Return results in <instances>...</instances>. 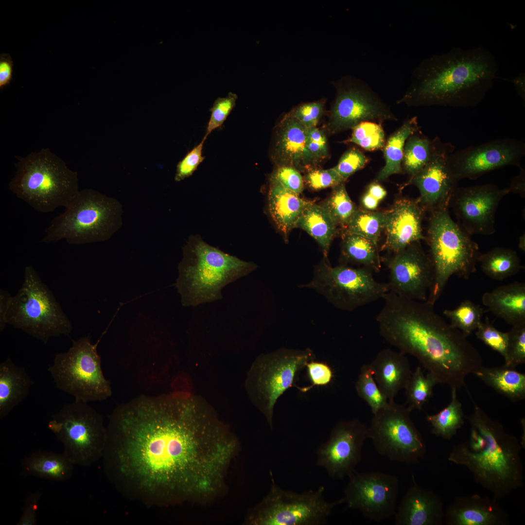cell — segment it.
I'll use <instances>...</instances> for the list:
<instances>
[{
	"label": "cell",
	"instance_id": "681fc988",
	"mask_svg": "<svg viewBox=\"0 0 525 525\" xmlns=\"http://www.w3.org/2000/svg\"><path fill=\"white\" fill-rule=\"evenodd\" d=\"M304 180L309 187L315 190L333 188L345 181L333 168L311 169L305 176Z\"/></svg>",
	"mask_w": 525,
	"mask_h": 525
},
{
	"label": "cell",
	"instance_id": "6da1fadb",
	"mask_svg": "<svg viewBox=\"0 0 525 525\" xmlns=\"http://www.w3.org/2000/svg\"><path fill=\"white\" fill-rule=\"evenodd\" d=\"M142 395L121 404L118 431L159 456L171 487L206 497L221 486L236 450L228 431L201 399L188 391Z\"/></svg>",
	"mask_w": 525,
	"mask_h": 525
},
{
	"label": "cell",
	"instance_id": "836d02e7",
	"mask_svg": "<svg viewBox=\"0 0 525 525\" xmlns=\"http://www.w3.org/2000/svg\"><path fill=\"white\" fill-rule=\"evenodd\" d=\"M336 227L325 208L312 202L304 210L296 225V228L304 230L317 242L325 257H327Z\"/></svg>",
	"mask_w": 525,
	"mask_h": 525
},
{
	"label": "cell",
	"instance_id": "5bb4252c",
	"mask_svg": "<svg viewBox=\"0 0 525 525\" xmlns=\"http://www.w3.org/2000/svg\"><path fill=\"white\" fill-rule=\"evenodd\" d=\"M272 480L268 494L251 511L248 521L252 525H322L335 506L345 503L343 497L327 501L323 486L298 493L281 489Z\"/></svg>",
	"mask_w": 525,
	"mask_h": 525
},
{
	"label": "cell",
	"instance_id": "e7e4bbea",
	"mask_svg": "<svg viewBox=\"0 0 525 525\" xmlns=\"http://www.w3.org/2000/svg\"><path fill=\"white\" fill-rule=\"evenodd\" d=\"M379 202L367 192L364 194L361 199L362 206L369 211L375 210L378 207Z\"/></svg>",
	"mask_w": 525,
	"mask_h": 525
},
{
	"label": "cell",
	"instance_id": "f546056e",
	"mask_svg": "<svg viewBox=\"0 0 525 525\" xmlns=\"http://www.w3.org/2000/svg\"><path fill=\"white\" fill-rule=\"evenodd\" d=\"M34 382L24 368L8 358L0 364V419L6 416L28 395Z\"/></svg>",
	"mask_w": 525,
	"mask_h": 525
},
{
	"label": "cell",
	"instance_id": "7a4b0ae2",
	"mask_svg": "<svg viewBox=\"0 0 525 525\" xmlns=\"http://www.w3.org/2000/svg\"><path fill=\"white\" fill-rule=\"evenodd\" d=\"M376 320L384 340L417 358L438 383L465 386L467 375L482 366L478 350L435 310L434 304L388 291Z\"/></svg>",
	"mask_w": 525,
	"mask_h": 525
},
{
	"label": "cell",
	"instance_id": "60d3db41",
	"mask_svg": "<svg viewBox=\"0 0 525 525\" xmlns=\"http://www.w3.org/2000/svg\"><path fill=\"white\" fill-rule=\"evenodd\" d=\"M484 313L482 308L469 300H464L454 309L443 312L449 319L450 325L467 337L478 327Z\"/></svg>",
	"mask_w": 525,
	"mask_h": 525
},
{
	"label": "cell",
	"instance_id": "ba28073f",
	"mask_svg": "<svg viewBox=\"0 0 525 525\" xmlns=\"http://www.w3.org/2000/svg\"><path fill=\"white\" fill-rule=\"evenodd\" d=\"M119 204L92 189L79 190L45 229L42 242L82 245L108 240L119 227Z\"/></svg>",
	"mask_w": 525,
	"mask_h": 525
},
{
	"label": "cell",
	"instance_id": "7bdbcfd3",
	"mask_svg": "<svg viewBox=\"0 0 525 525\" xmlns=\"http://www.w3.org/2000/svg\"><path fill=\"white\" fill-rule=\"evenodd\" d=\"M355 389L357 395L367 403L373 414L388 403L387 399L375 381L369 364L362 366Z\"/></svg>",
	"mask_w": 525,
	"mask_h": 525
},
{
	"label": "cell",
	"instance_id": "c3c4849f",
	"mask_svg": "<svg viewBox=\"0 0 525 525\" xmlns=\"http://www.w3.org/2000/svg\"><path fill=\"white\" fill-rule=\"evenodd\" d=\"M369 159L357 148L346 151L333 168L346 181L350 175L364 168Z\"/></svg>",
	"mask_w": 525,
	"mask_h": 525
},
{
	"label": "cell",
	"instance_id": "f6af8a7d",
	"mask_svg": "<svg viewBox=\"0 0 525 525\" xmlns=\"http://www.w3.org/2000/svg\"><path fill=\"white\" fill-rule=\"evenodd\" d=\"M508 332L507 358L504 366L515 368L525 363V324L512 326Z\"/></svg>",
	"mask_w": 525,
	"mask_h": 525
},
{
	"label": "cell",
	"instance_id": "bcb514c9",
	"mask_svg": "<svg viewBox=\"0 0 525 525\" xmlns=\"http://www.w3.org/2000/svg\"><path fill=\"white\" fill-rule=\"evenodd\" d=\"M476 338L482 341L492 350L499 352L504 358H507L508 340V332L498 330L490 323L488 318L482 321L476 330Z\"/></svg>",
	"mask_w": 525,
	"mask_h": 525
},
{
	"label": "cell",
	"instance_id": "db71d44e",
	"mask_svg": "<svg viewBox=\"0 0 525 525\" xmlns=\"http://www.w3.org/2000/svg\"><path fill=\"white\" fill-rule=\"evenodd\" d=\"M306 367L308 377L312 385L308 387L300 389L302 391H307L315 385H326L331 382L333 372L331 367L326 363L313 360L308 362Z\"/></svg>",
	"mask_w": 525,
	"mask_h": 525
},
{
	"label": "cell",
	"instance_id": "6125c7cd",
	"mask_svg": "<svg viewBox=\"0 0 525 525\" xmlns=\"http://www.w3.org/2000/svg\"><path fill=\"white\" fill-rule=\"evenodd\" d=\"M307 138L314 142L327 145L325 134L323 131L316 127L308 128Z\"/></svg>",
	"mask_w": 525,
	"mask_h": 525
},
{
	"label": "cell",
	"instance_id": "8d00e7d4",
	"mask_svg": "<svg viewBox=\"0 0 525 525\" xmlns=\"http://www.w3.org/2000/svg\"><path fill=\"white\" fill-rule=\"evenodd\" d=\"M456 388L451 389L450 403L438 413L426 416L432 427V433L445 439H451L464 424L462 404L458 400Z\"/></svg>",
	"mask_w": 525,
	"mask_h": 525
},
{
	"label": "cell",
	"instance_id": "d6986e66",
	"mask_svg": "<svg viewBox=\"0 0 525 525\" xmlns=\"http://www.w3.org/2000/svg\"><path fill=\"white\" fill-rule=\"evenodd\" d=\"M455 150L450 142L443 141L436 136L431 141L430 158L409 184L415 185L420 192L418 201L426 210L433 211L448 209L451 198L458 187V181L452 169L449 158Z\"/></svg>",
	"mask_w": 525,
	"mask_h": 525
},
{
	"label": "cell",
	"instance_id": "be15d7a7",
	"mask_svg": "<svg viewBox=\"0 0 525 525\" xmlns=\"http://www.w3.org/2000/svg\"><path fill=\"white\" fill-rule=\"evenodd\" d=\"M367 192L379 202L383 200L386 195L385 190L381 185L376 182L372 183L368 186Z\"/></svg>",
	"mask_w": 525,
	"mask_h": 525
},
{
	"label": "cell",
	"instance_id": "ffe728a7",
	"mask_svg": "<svg viewBox=\"0 0 525 525\" xmlns=\"http://www.w3.org/2000/svg\"><path fill=\"white\" fill-rule=\"evenodd\" d=\"M509 193L508 188L486 184L458 187L450 206L457 223L470 235H490L495 231V214L501 200Z\"/></svg>",
	"mask_w": 525,
	"mask_h": 525
},
{
	"label": "cell",
	"instance_id": "74e56055",
	"mask_svg": "<svg viewBox=\"0 0 525 525\" xmlns=\"http://www.w3.org/2000/svg\"><path fill=\"white\" fill-rule=\"evenodd\" d=\"M432 140L420 130L412 134L405 141L402 167L411 177L420 171L428 161Z\"/></svg>",
	"mask_w": 525,
	"mask_h": 525
},
{
	"label": "cell",
	"instance_id": "f35d334b",
	"mask_svg": "<svg viewBox=\"0 0 525 525\" xmlns=\"http://www.w3.org/2000/svg\"><path fill=\"white\" fill-rule=\"evenodd\" d=\"M438 381L430 373L425 375L420 367L412 372L404 388L407 406L412 410H421L433 394V388Z\"/></svg>",
	"mask_w": 525,
	"mask_h": 525
},
{
	"label": "cell",
	"instance_id": "7402d4cb",
	"mask_svg": "<svg viewBox=\"0 0 525 525\" xmlns=\"http://www.w3.org/2000/svg\"><path fill=\"white\" fill-rule=\"evenodd\" d=\"M389 291L417 301L427 300L434 277L432 263L419 245L414 243L388 260Z\"/></svg>",
	"mask_w": 525,
	"mask_h": 525
},
{
	"label": "cell",
	"instance_id": "816d5d0a",
	"mask_svg": "<svg viewBox=\"0 0 525 525\" xmlns=\"http://www.w3.org/2000/svg\"><path fill=\"white\" fill-rule=\"evenodd\" d=\"M271 177L277 180L286 189L298 194L304 189L302 177L299 171L292 166H278Z\"/></svg>",
	"mask_w": 525,
	"mask_h": 525
},
{
	"label": "cell",
	"instance_id": "9a60e30c",
	"mask_svg": "<svg viewBox=\"0 0 525 525\" xmlns=\"http://www.w3.org/2000/svg\"><path fill=\"white\" fill-rule=\"evenodd\" d=\"M406 405L388 403L377 411L368 427V438L377 452L390 459L416 464L424 457L426 447Z\"/></svg>",
	"mask_w": 525,
	"mask_h": 525
},
{
	"label": "cell",
	"instance_id": "680465c9",
	"mask_svg": "<svg viewBox=\"0 0 525 525\" xmlns=\"http://www.w3.org/2000/svg\"><path fill=\"white\" fill-rule=\"evenodd\" d=\"M306 148L315 161L318 162L328 155V145H322L307 138Z\"/></svg>",
	"mask_w": 525,
	"mask_h": 525
},
{
	"label": "cell",
	"instance_id": "603a6c76",
	"mask_svg": "<svg viewBox=\"0 0 525 525\" xmlns=\"http://www.w3.org/2000/svg\"><path fill=\"white\" fill-rule=\"evenodd\" d=\"M425 211L418 200L397 201L391 210L385 212V248L396 254L414 243L426 239L422 228Z\"/></svg>",
	"mask_w": 525,
	"mask_h": 525
},
{
	"label": "cell",
	"instance_id": "4316f807",
	"mask_svg": "<svg viewBox=\"0 0 525 525\" xmlns=\"http://www.w3.org/2000/svg\"><path fill=\"white\" fill-rule=\"evenodd\" d=\"M380 389L388 401L404 389L412 372L405 354L390 349L380 350L369 364Z\"/></svg>",
	"mask_w": 525,
	"mask_h": 525
},
{
	"label": "cell",
	"instance_id": "5b68a950",
	"mask_svg": "<svg viewBox=\"0 0 525 525\" xmlns=\"http://www.w3.org/2000/svg\"><path fill=\"white\" fill-rule=\"evenodd\" d=\"M254 262L242 260L192 237L184 249L175 287L183 306H197L222 298L223 289L255 270Z\"/></svg>",
	"mask_w": 525,
	"mask_h": 525
},
{
	"label": "cell",
	"instance_id": "ee69618b",
	"mask_svg": "<svg viewBox=\"0 0 525 525\" xmlns=\"http://www.w3.org/2000/svg\"><path fill=\"white\" fill-rule=\"evenodd\" d=\"M349 141L369 151L383 148L385 138L382 124L372 122H364L352 129Z\"/></svg>",
	"mask_w": 525,
	"mask_h": 525
},
{
	"label": "cell",
	"instance_id": "d6a6232c",
	"mask_svg": "<svg viewBox=\"0 0 525 525\" xmlns=\"http://www.w3.org/2000/svg\"><path fill=\"white\" fill-rule=\"evenodd\" d=\"M420 130L418 119L413 117L405 120L388 137L383 148L385 164L378 174L377 181H384L392 175L402 172V162L405 141L410 136Z\"/></svg>",
	"mask_w": 525,
	"mask_h": 525
},
{
	"label": "cell",
	"instance_id": "d4e9b609",
	"mask_svg": "<svg viewBox=\"0 0 525 525\" xmlns=\"http://www.w3.org/2000/svg\"><path fill=\"white\" fill-rule=\"evenodd\" d=\"M413 485L403 497L394 513L396 525H441L443 504L433 491L422 488L412 475Z\"/></svg>",
	"mask_w": 525,
	"mask_h": 525
},
{
	"label": "cell",
	"instance_id": "cb8c5ba5",
	"mask_svg": "<svg viewBox=\"0 0 525 525\" xmlns=\"http://www.w3.org/2000/svg\"><path fill=\"white\" fill-rule=\"evenodd\" d=\"M308 128L291 113L276 127L272 158L278 166H292L298 171L316 162L306 148Z\"/></svg>",
	"mask_w": 525,
	"mask_h": 525
},
{
	"label": "cell",
	"instance_id": "e0dca14e",
	"mask_svg": "<svg viewBox=\"0 0 525 525\" xmlns=\"http://www.w3.org/2000/svg\"><path fill=\"white\" fill-rule=\"evenodd\" d=\"M349 478L343 497L349 508L359 510L375 522L394 515L399 489L396 476L379 472L355 471Z\"/></svg>",
	"mask_w": 525,
	"mask_h": 525
},
{
	"label": "cell",
	"instance_id": "ac0fdd59",
	"mask_svg": "<svg viewBox=\"0 0 525 525\" xmlns=\"http://www.w3.org/2000/svg\"><path fill=\"white\" fill-rule=\"evenodd\" d=\"M525 143L511 138L497 139L455 151L449 160L459 181L475 179L489 172L508 166L521 167Z\"/></svg>",
	"mask_w": 525,
	"mask_h": 525
},
{
	"label": "cell",
	"instance_id": "9f6ffc18",
	"mask_svg": "<svg viewBox=\"0 0 525 525\" xmlns=\"http://www.w3.org/2000/svg\"><path fill=\"white\" fill-rule=\"evenodd\" d=\"M13 73V62L11 55L9 53H1L0 55V88L10 84L12 80Z\"/></svg>",
	"mask_w": 525,
	"mask_h": 525
},
{
	"label": "cell",
	"instance_id": "30bf717a",
	"mask_svg": "<svg viewBox=\"0 0 525 525\" xmlns=\"http://www.w3.org/2000/svg\"><path fill=\"white\" fill-rule=\"evenodd\" d=\"M88 336L73 340L66 352L55 355L48 371L56 387L86 402L101 401L112 395L110 383L105 377L101 359Z\"/></svg>",
	"mask_w": 525,
	"mask_h": 525
},
{
	"label": "cell",
	"instance_id": "8fae6325",
	"mask_svg": "<svg viewBox=\"0 0 525 525\" xmlns=\"http://www.w3.org/2000/svg\"><path fill=\"white\" fill-rule=\"evenodd\" d=\"M312 350L280 348L261 354L254 362L247 378V387L254 404L273 425L274 408L278 399L295 385L298 375L314 360Z\"/></svg>",
	"mask_w": 525,
	"mask_h": 525
},
{
	"label": "cell",
	"instance_id": "03108f58",
	"mask_svg": "<svg viewBox=\"0 0 525 525\" xmlns=\"http://www.w3.org/2000/svg\"><path fill=\"white\" fill-rule=\"evenodd\" d=\"M518 247L522 251H525V234H523L519 237Z\"/></svg>",
	"mask_w": 525,
	"mask_h": 525
},
{
	"label": "cell",
	"instance_id": "ab89813d",
	"mask_svg": "<svg viewBox=\"0 0 525 525\" xmlns=\"http://www.w3.org/2000/svg\"><path fill=\"white\" fill-rule=\"evenodd\" d=\"M385 217V212L357 209L346 227L347 233L360 235L377 245Z\"/></svg>",
	"mask_w": 525,
	"mask_h": 525
},
{
	"label": "cell",
	"instance_id": "44dd1931",
	"mask_svg": "<svg viewBox=\"0 0 525 525\" xmlns=\"http://www.w3.org/2000/svg\"><path fill=\"white\" fill-rule=\"evenodd\" d=\"M368 438V426L358 419L338 422L328 440L317 449L316 465L333 479L349 477L361 460L362 447Z\"/></svg>",
	"mask_w": 525,
	"mask_h": 525
},
{
	"label": "cell",
	"instance_id": "52a82bcc",
	"mask_svg": "<svg viewBox=\"0 0 525 525\" xmlns=\"http://www.w3.org/2000/svg\"><path fill=\"white\" fill-rule=\"evenodd\" d=\"M452 218L448 209L431 212L426 240L434 270L427 301L435 304L452 275L468 279L481 255L477 244Z\"/></svg>",
	"mask_w": 525,
	"mask_h": 525
},
{
	"label": "cell",
	"instance_id": "8992f818",
	"mask_svg": "<svg viewBox=\"0 0 525 525\" xmlns=\"http://www.w3.org/2000/svg\"><path fill=\"white\" fill-rule=\"evenodd\" d=\"M16 157L9 189L34 210L47 213L65 207L79 192L77 172L49 148Z\"/></svg>",
	"mask_w": 525,
	"mask_h": 525
},
{
	"label": "cell",
	"instance_id": "94428289",
	"mask_svg": "<svg viewBox=\"0 0 525 525\" xmlns=\"http://www.w3.org/2000/svg\"><path fill=\"white\" fill-rule=\"evenodd\" d=\"M512 82L515 88L517 94L520 98L525 100V72H520L512 79L509 80Z\"/></svg>",
	"mask_w": 525,
	"mask_h": 525
},
{
	"label": "cell",
	"instance_id": "2e32d148",
	"mask_svg": "<svg viewBox=\"0 0 525 525\" xmlns=\"http://www.w3.org/2000/svg\"><path fill=\"white\" fill-rule=\"evenodd\" d=\"M336 88L327 125L330 133L352 129L364 122L382 124L398 120L390 106L366 82L346 76L336 83Z\"/></svg>",
	"mask_w": 525,
	"mask_h": 525
},
{
	"label": "cell",
	"instance_id": "b9f144b4",
	"mask_svg": "<svg viewBox=\"0 0 525 525\" xmlns=\"http://www.w3.org/2000/svg\"><path fill=\"white\" fill-rule=\"evenodd\" d=\"M322 206L336 226L345 228L357 210L349 196L344 183L332 188L331 195Z\"/></svg>",
	"mask_w": 525,
	"mask_h": 525
},
{
	"label": "cell",
	"instance_id": "91938a15",
	"mask_svg": "<svg viewBox=\"0 0 525 525\" xmlns=\"http://www.w3.org/2000/svg\"><path fill=\"white\" fill-rule=\"evenodd\" d=\"M519 174L514 177L508 188L509 192H512L525 196V170L522 167L520 168Z\"/></svg>",
	"mask_w": 525,
	"mask_h": 525
},
{
	"label": "cell",
	"instance_id": "7dc6e473",
	"mask_svg": "<svg viewBox=\"0 0 525 525\" xmlns=\"http://www.w3.org/2000/svg\"><path fill=\"white\" fill-rule=\"evenodd\" d=\"M237 95L232 92H228L226 97H218L214 102L210 108V118L204 137L208 136L214 130L221 127L236 105Z\"/></svg>",
	"mask_w": 525,
	"mask_h": 525
},
{
	"label": "cell",
	"instance_id": "4dcf8cb0",
	"mask_svg": "<svg viewBox=\"0 0 525 525\" xmlns=\"http://www.w3.org/2000/svg\"><path fill=\"white\" fill-rule=\"evenodd\" d=\"M74 465L63 453L37 451L23 459L21 474L53 481H65L71 477Z\"/></svg>",
	"mask_w": 525,
	"mask_h": 525
},
{
	"label": "cell",
	"instance_id": "f5cc1de1",
	"mask_svg": "<svg viewBox=\"0 0 525 525\" xmlns=\"http://www.w3.org/2000/svg\"><path fill=\"white\" fill-rule=\"evenodd\" d=\"M322 101L307 103L296 107L291 114L307 128L316 127L323 112Z\"/></svg>",
	"mask_w": 525,
	"mask_h": 525
},
{
	"label": "cell",
	"instance_id": "f907efd6",
	"mask_svg": "<svg viewBox=\"0 0 525 525\" xmlns=\"http://www.w3.org/2000/svg\"><path fill=\"white\" fill-rule=\"evenodd\" d=\"M206 140V138L204 137L202 140L178 163L175 177L176 181H180L192 175L203 161L205 157L202 155V151Z\"/></svg>",
	"mask_w": 525,
	"mask_h": 525
},
{
	"label": "cell",
	"instance_id": "83f0119b",
	"mask_svg": "<svg viewBox=\"0 0 525 525\" xmlns=\"http://www.w3.org/2000/svg\"><path fill=\"white\" fill-rule=\"evenodd\" d=\"M484 305L494 315L512 326L525 324V284L514 282L485 293Z\"/></svg>",
	"mask_w": 525,
	"mask_h": 525
},
{
	"label": "cell",
	"instance_id": "7c38bea8",
	"mask_svg": "<svg viewBox=\"0 0 525 525\" xmlns=\"http://www.w3.org/2000/svg\"><path fill=\"white\" fill-rule=\"evenodd\" d=\"M48 427L74 465L88 466L103 455L106 428L101 415L88 402L75 400L64 405L52 416Z\"/></svg>",
	"mask_w": 525,
	"mask_h": 525
},
{
	"label": "cell",
	"instance_id": "4fadbf2b",
	"mask_svg": "<svg viewBox=\"0 0 525 525\" xmlns=\"http://www.w3.org/2000/svg\"><path fill=\"white\" fill-rule=\"evenodd\" d=\"M298 287L313 289L336 308L349 312L383 298L389 291L388 284L376 280L371 270L332 267L327 257L316 267L313 279Z\"/></svg>",
	"mask_w": 525,
	"mask_h": 525
},
{
	"label": "cell",
	"instance_id": "3957f363",
	"mask_svg": "<svg viewBox=\"0 0 525 525\" xmlns=\"http://www.w3.org/2000/svg\"><path fill=\"white\" fill-rule=\"evenodd\" d=\"M495 57L483 47L453 48L422 60L397 102L410 107H469L485 97L496 78Z\"/></svg>",
	"mask_w": 525,
	"mask_h": 525
},
{
	"label": "cell",
	"instance_id": "484cf974",
	"mask_svg": "<svg viewBox=\"0 0 525 525\" xmlns=\"http://www.w3.org/2000/svg\"><path fill=\"white\" fill-rule=\"evenodd\" d=\"M444 520L448 525H506L509 522L497 499L476 494L456 497L444 511Z\"/></svg>",
	"mask_w": 525,
	"mask_h": 525
},
{
	"label": "cell",
	"instance_id": "1f68e13d",
	"mask_svg": "<svg viewBox=\"0 0 525 525\" xmlns=\"http://www.w3.org/2000/svg\"><path fill=\"white\" fill-rule=\"evenodd\" d=\"M486 385L512 402L525 398V374L515 368L503 366L487 368L483 366L474 374Z\"/></svg>",
	"mask_w": 525,
	"mask_h": 525
},
{
	"label": "cell",
	"instance_id": "277c9868",
	"mask_svg": "<svg viewBox=\"0 0 525 525\" xmlns=\"http://www.w3.org/2000/svg\"><path fill=\"white\" fill-rule=\"evenodd\" d=\"M473 403L472 413L465 416L470 427L469 436L453 446L448 460L467 468L476 482L497 500L523 486L521 444Z\"/></svg>",
	"mask_w": 525,
	"mask_h": 525
},
{
	"label": "cell",
	"instance_id": "9c48e42d",
	"mask_svg": "<svg viewBox=\"0 0 525 525\" xmlns=\"http://www.w3.org/2000/svg\"><path fill=\"white\" fill-rule=\"evenodd\" d=\"M7 321L44 344L52 337L69 336L72 330L53 293L31 265L25 267L21 287L12 296Z\"/></svg>",
	"mask_w": 525,
	"mask_h": 525
},
{
	"label": "cell",
	"instance_id": "f1b7e54d",
	"mask_svg": "<svg viewBox=\"0 0 525 525\" xmlns=\"http://www.w3.org/2000/svg\"><path fill=\"white\" fill-rule=\"evenodd\" d=\"M311 201L305 200L270 177L268 210L277 228L286 236L297 223Z\"/></svg>",
	"mask_w": 525,
	"mask_h": 525
},
{
	"label": "cell",
	"instance_id": "6f0895ef",
	"mask_svg": "<svg viewBox=\"0 0 525 525\" xmlns=\"http://www.w3.org/2000/svg\"><path fill=\"white\" fill-rule=\"evenodd\" d=\"M12 296L8 291L0 290V331L2 332L7 323V315Z\"/></svg>",
	"mask_w": 525,
	"mask_h": 525
},
{
	"label": "cell",
	"instance_id": "11a10c76",
	"mask_svg": "<svg viewBox=\"0 0 525 525\" xmlns=\"http://www.w3.org/2000/svg\"><path fill=\"white\" fill-rule=\"evenodd\" d=\"M41 497L40 492L31 493L25 500L21 515L17 525H35L37 524V512Z\"/></svg>",
	"mask_w": 525,
	"mask_h": 525
},
{
	"label": "cell",
	"instance_id": "d590c367",
	"mask_svg": "<svg viewBox=\"0 0 525 525\" xmlns=\"http://www.w3.org/2000/svg\"><path fill=\"white\" fill-rule=\"evenodd\" d=\"M342 257L345 262L363 265L371 270L379 271L381 267L377 245L359 235L346 233Z\"/></svg>",
	"mask_w": 525,
	"mask_h": 525
},
{
	"label": "cell",
	"instance_id": "e575fe53",
	"mask_svg": "<svg viewBox=\"0 0 525 525\" xmlns=\"http://www.w3.org/2000/svg\"><path fill=\"white\" fill-rule=\"evenodd\" d=\"M478 262L483 273L497 280H502L516 274L522 268L516 252L505 247H496L481 253Z\"/></svg>",
	"mask_w": 525,
	"mask_h": 525
}]
</instances>
